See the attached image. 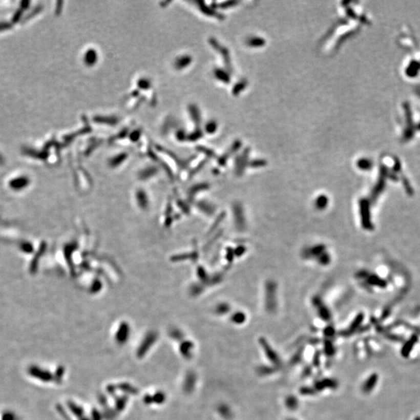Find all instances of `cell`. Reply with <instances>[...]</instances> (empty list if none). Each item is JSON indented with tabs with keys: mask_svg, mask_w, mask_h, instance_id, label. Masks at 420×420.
I'll list each match as a JSON object with an SVG mask.
<instances>
[{
	"mask_svg": "<svg viewBox=\"0 0 420 420\" xmlns=\"http://www.w3.org/2000/svg\"><path fill=\"white\" fill-rule=\"evenodd\" d=\"M265 301L268 310H272L277 307V284L274 282H267L265 285Z\"/></svg>",
	"mask_w": 420,
	"mask_h": 420,
	"instance_id": "1",
	"label": "cell"
},
{
	"mask_svg": "<svg viewBox=\"0 0 420 420\" xmlns=\"http://www.w3.org/2000/svg\"><path fill=\"white\" fill-rule=\"evenodd\" d=\"M325 252V246L323 244H319V245L313 246V247H310V248L305 249L303 252V256L305 259L314 258V259H318Z\"/></svg>",
	"mask_w": 420,
	"mask_h": 420,
	"instance_id": "2",
	"label": "cell"
},
{
	"mask_svg": "<svg viewBox=\"0 0 420 420\" xmlns=\"http://www.w3.org/2000/svg\"><path fill=\"white\" fill-rule=\"evenodd\" d=\"M417 342L416 336L413 335L412 338L404 345L402 349V355L404 357H408L410 354L411 351L413 349L414 346Z\"/></svg>",
	"mask_w": 420,
	"mask_h": 420,
	"instance_id": "3",
	"label": "cell"
},
{
	"mask_svg": "<svg viewBox=\"0 0 420 420\" xmlns=\"http://www.w3.org/2000/svg\"><path fill=\"white\" fill-rule=\"evenodd\" d=\"M328 204V198L325 196H320L315 201V206L318 209L322 210L326 208Z\"/></svg>",
	"mask_w": 420,
	"mask_h": 420,
	"instance_id": "4",
	"label": "cell"
},
{
	"mask_svg": "<svg viewBox=\"0 0 420 420\" xmlns=\"http://www.w3.org/2000/svg\"><path fill=\"white\" fill-rule=\"evenodd\" d=\"M377 375H372V376L369 378L367 383H366L365 385H364V391H365L366 392L371 391V390L374 388L375 385H376V382H377Z\"/></svg>",
	"mask_w": 420,
	"mask_h": 420,
	"instance_id": "5",
	"label": "cell"
},
{
	"mask_svg": "<svg viewBox=\"0 0 420 420\" xmlns=\"http://www.w3.org/2000/svg\"><path fill=\"white\" fill-rule=\"evenodd\" d=\"M366 204H364V201H362V202L361 203V206L362 207V209L364 210V212L362 211L363 214V225L365 226L366 227H368L369 225H370V222H369V217H368V210H367V206H366Z\"/></svg>",
	"mask_w": 420,
	"mask_h": 420,
	"instance_id": "6",
	"label": "cell"
},
{
	"mask_svg": "<svg viewBox=\"0 0 420 420\" xmlns=\"http://www.w3.org/2000/svg\"><path fill=\"white\" fill-rule=\"evenodd\" d=\"M318 261H319V263L322 264V265H328L330 262V256H328V253L325 251V253H323V254L318 259Z\"/></svg>",
	"mask_w": 420,
	"mask_h": 420,
	"instance_id": "7",
	"label": "cell"
},
{
	"mask_svg": "<svg viewBox=\"0 0 420 420\" xmlns=\"http://www.w3.org/2000/svg\"><path fill=\"white\" fill-rule=\"evenodd\" d=\"M265 161H262V160H258V161L253 162L252 163L251 166H263L265 164Z\"/></svg>",
	"mask_w": 420,
	"mask_h": 420,
	"instance_id": "8",
	"label": "cell"
},
{
	"mask_svg": "<svg viewBox=\"0 0 420 420\" xmlns=\"http://www.w3.org/2000/svg\"><path fill=\"white\" fill-rule=\"evenodd\" d=\"M415 420H420L419 417H417V418H415Z\"/></svg>",
	"mask_w": 420,
	"mask_h": 420,
	"instance_id": "9",
	"label": "cell"
}]
</instances>
